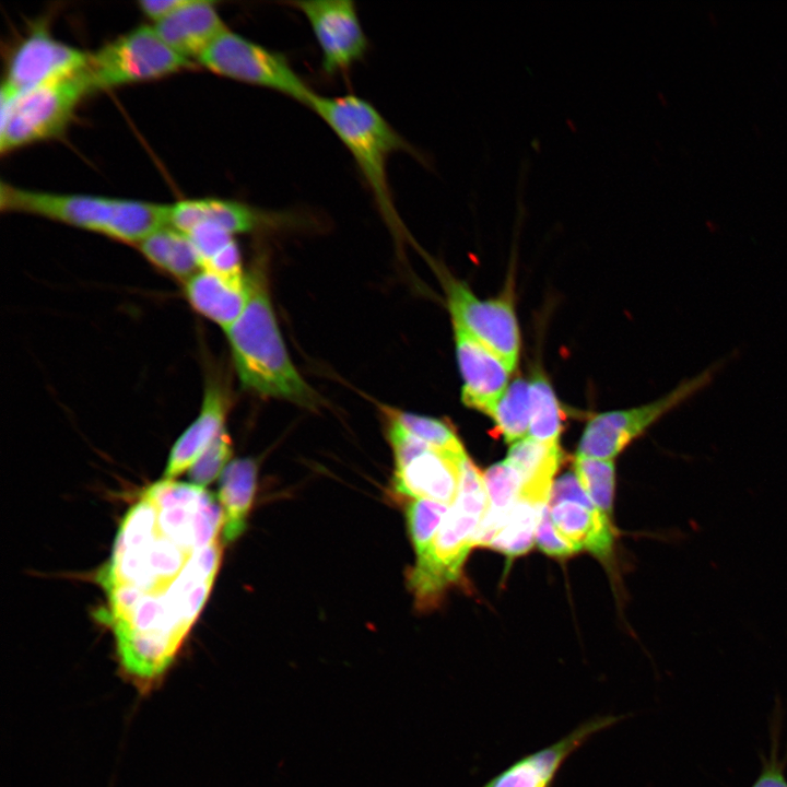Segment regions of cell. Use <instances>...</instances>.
Instances as JSON below:
<instances>
[{
  "label": "cell",
  "instance_id": "obj_2",
  "mask_svg": "<svg viewBox=\"0 0 787 787\" xmlns=\"http://www.w3.org/2000/svg\"><path fill=\"white\" fill-rule=\"evenodd\" d=\"M250 294L239 318L226 329L238 378L244 388L263 397L316 408L318 398L293 365L259 270L249 275Z\"/></svg>",
  "mask_w": 787,
  "mask_h": 787
},
{
  "label": "cell",
  "instance_id": "obj_22",
  "mask_svg": "<svg viewBox=\"0 0 787 787\" xmlns=\"http://www.w3.org/2000/svg\"><path fill=\"white\" fill-rule=\"evenodd\" d=\"M256 479L257 466L250 458L233 460L222 472L219 503L224 517L222 537L225 543L235 541L245 531Z\"/></svg>",
  "mask_w": 787,
  "mask_h": 787
},
{
  "label": "cell",
  "instance_id": "obj_15",
  "mask_svg": "<svg viewBox=\"0 0 787 787\" xmlns=\"http://www.w3.org/2000/svg\"><path fill=\"white\" fill-rule=\"evenodd\" d=\"M453 326L457 362L462 377V402L489 415L508 387L512 371L463 328L455 322Z\"/></svg>",
  "mask_w": 787,
  "mask_h": 787
},
{
  "label": "cell",
  "instance_id": "obj_16",
  "mask_svg": "<svg viewBox=\"0 0 787 787\" xmlns=\"http://www.w3.org/2000/svg\"><path fill=\"white\" fill-rule=\"evenodd\" d=\"M466 456L430 447L402 468L395 469L392 491L402 497L451 506L458 494L460 467Z\"/></svg>",
  "mask_w": 787,
  "mask_h": 787
},
{
  "label": "cell",
  "instance_id": "obj_7",
  "mask_svg": "<svg viewBox=\"0 0 787 787\" xmlns=\"http://www.w3.org/2000/svg\"><path fill=\"white\" fill-rule=\"evenodd\" d=\"M195 63L175 52L154 27L140 25L89 54L84 74L92 90L156 80Z\"/></svg>",
  "mask_w": 787,
  "mask_h": 787
},
{
  "label": "cell",
  "instance_id": "obj_12",
  "mask_svg": "<svg viewBox=\"0 0 787 787\" xmlns=\"http://www.w3.org/2000/svg\"><path fill=\"white\" fill-rule=\"evenodd\" d=\"M548 507L560 536L579 552L609 560L614 540L611 519L602 514L582 488L576 473L562 474L551 488Z\"/></svg>",
  "mask_w": 787,
  "mask_h": 787
},
{
  "label": "cell",
  "instance_id": "obj_14",
  "mask_svg": "<svg viewBox=\"0 0 787 787\" xmlns=\"http://www.w3.org/2000/svg\"><path fill=\"white\" fill-rule=\"evenodd\" d=\"M620 720V716L600 715L579 724L557 741L510 763L481 787H554L565 762L595 735Z\"/></svg>",
  "mask_w": 787,
  "mask_h": 787
},
{
  "label": "cell",
  "instance_id": "obj_32",
  "mask_svg": "<svg viewBox=\"0 0 787 787\" xmlns=\"http://www.w3.org/2000/svg\"><path fill=\"white\" fill-rule=\"evenodd\" d=\"M535 541L544 553L554 557H567L576 551L555 529L548 504L544 505L535 535Z\"/></svg>",
  "mask_w": 787,
  "mask_h": 787
},
{
  "label": "cell",
  "instance_id": "obj_17",
  "mask_svg": "<svg viewBox=\"0 0 787 787\" xmlns=\"http://www.w3.org/2000/svg\"><path fill=\"white\" fill-rule=\"evenodd\" d=\"M278 220L247 203L221 198L180 200L169 204L168 213V226L184 234L207 222L235 236L270 226Z\"/></svg>",
  "mask_w": 787,
  "mask_h": 787
},
{
  "label": "cell",
  "instance_id": "obj_11",
  "mask_svg": "<svg viewBox=\"0 0 787 787\" xmlns=\"http://www.w3.org/2000/svg\"><path fill=\"white\" fill-rule=\"evenodd\" d=\"M307 20L321 55V69L328 75L349 71L368 48L355 3L350 0H308L290 2Z\"/></svg>",
  "mask_w": 787,
  "mask_h": 787
},
{
  "label": "cell",
  "instance_id": "obj_29",
  "mask_svg": "<svg viewBox=\"0 0 787 787\" xmlns=\"http://www.w3.org/2000/svg\"><path fill=\"white\" fill-rule=\"evenodd\" d=\"M449 508L448 505L422 498L408 502L406 515L418 556L423 554L433 541Z\"/></svg>",
  "mask_w": 787,
  "mask_h": 787
},
{
  "label": "cell",
  "instance_id": "obj_6",
  "mask_svg": "<svg viewBox=\"0 0 787 787\" xmlns=\"http://www.w3.org/2000/svg\"><path fill=\"white\" fill-rule=\"evenodd\" d=\"M92 92L84 71L16 93L5 84L0 92V151L10 152L60 134L81 101Z\"/></svg>",
  "mask_w": 787,
  "mask_h": 787
},
{
  "label": "cell",
  "instance_id": "obj_10",
  "mask_svg": "<svg viewBox=\"0 0 787 787\" xmlns=\"http://www.w3.org/2000/svg\"><path fill=\"white\" fill-rule=\"evenodd\" d=\"M442 280L453 322L494 352L513 372L520 336L510 295L506 292L496 298L481 299L465 282L445 272Z\"/></svg>",
  "mask_w": 787,
  "mask_h": 787
},
{
  "label": "cell",
  "instance_id": "obj_3",
  "mask_svg": "<svg viewBox=\"0 0 787 787\" xmlns=\"http://www.w3.org/2000/svg\"><path fill=\"white\" fill-rule=\"evenodd\" d=\"M3 211L24 212L138 245L168 225L169 204L92 195L52 193L13 187L0 188Z\"/></svg>",
  "mask_w": 787,
  "mask_h": 787
},
{
  "label": "cell",
  "instance_id": "obj_1",
  "mask_svg": "<svg viewBox=\"0 0 787 787\" xmlns=\"http://www.w3.org/2000/svg\"><path fill=\"white\" fill-rule=\"evenodd\" d=\"M223 510L204 488L163 479L126 513L97 576L104 622L122 678L141 695L158 689L219 572Z\"/></svg>",
  "mask_w": 787,
  "mask_h": 787
},
{
  "label": "cell",
  "instance_id": "obj_20",
  "mask_svg": "<svg viewBox=\"0 0 787 787\" xmlns=\"http://www.w3.org/2000/svg\"><path fill=\"white\" fill-rule=\"evenodd\" d=\"M227 395L219 384H209L198 416L171 449L164 479L174 480L188 471L216 436L225 430Z\"/></svg>",
  "mask_w": 787,
  "mask_h": 787
},
{
  "label": "cell",
  "instance_id": "obj_33",
  "mask_svg": "<svg viewBox=\"0 0 787 787\" xmlns=\"http://www.w3.org/2000/svg\"><path fill=\"white\" fill-rule=\"evenodd\" d=\"M188 0H143L138 2L140 10L155 22L171 15L186 4Z\"/></svg>",
  "mask_w": 787,
  "mask_h": 787
},
{
  "label": "cell",
  "instance_id": "obj_28",
  "mask_svg": "<svg viewBox=\"0 0 787 787\" xmlns=\"http://www.w3.org/2000/svg\"><path fill=\"white\" fill-rule=\"evenodd\" d=\"M386 414L395 419L409 434L435 449L458 456L466 454L454 428L442 420L393 409H386Z\"/></svg>",
  "mask_w": 787,
  "mask_h": 787
},
{
  "label": "cell",
  "instance_id": "obj_23",
  "mask_svg": "<svg viewBox=\"0 0 787 787\" xmlns=\"http://www.w3.org/2000/svg\"><path fill=\"white\" fill-rule=\"evenodd\" d=\"M138 247L152 265L179 280L187 281L201 269L188 235L168 225L148 235Z\"/></svg>",
  "mask_w": 787,
  "mask_h": 787
},
{
  "label": "cell",
  "instance_id": "obj_5",
  "mask_svg": "<svg viewBox=\"0 0 787 787\" xmlns=\"http://www.w3.org/2000/svg\"><path fill=\"white\" fill-rule=\"evenodd\" d=\"M457 497L408 576V585L420 610L436 607L447 588L461 578L463 563L488 510L484 478L468 456L461 461Z\"/></svg>",
  "mask_w": 787,
  "mask_h": 787
},
{
  "label": "cell",
  "instance_id": "obj_30",
  "mask_svg": "<svg viewBox=\"0 0 787 787\" xmlns=\"http://www.w3.org/2000/svg\"><path fill=\"white\" fill-rule=\"evenodd\" d=\"M232 455V443L223 430L188 470L190 483L207 486L226 468Z\"/></svg>",
  "mask_w": 787,
  "mask_h": 787
},
{
  "label": "cell",
  "instance_id": "obj_13",
  "mask_svg": "<svg viewBox=\"0 0 787 787\" xmlns=\"http://www.w3.org/2000/svg\"><path fill=\"white\" fill-rule=\"evenodd\" d=\"M89 52L56 39L44 26L34 28L13 51L3 84L16 93L82 73Z\"/></svg>",
  "mask_w": 787,
  "mask_h": 787
},
{
  "label": "cell",
  "instance_id": "obj_8",
  "mask_svg": "<svg viewBox=\"0 0 787 787\" xmlns=\"http://www.w3.org/2000/svg\"><path fill=\"white\" fill-rule=\"evenodd\" d=\"M197 61L218 75L280 93L307 107L316 94L283 54L228 28Z\"/></svg>",
  "mask_w": 787,
  "mask_h": 787
},
{
  "label": "cell",
  "instance_id": "obj_24",
  "mask_svg": "<svg viewBox=\"0 0 787 787\" xmlns=\"http://www.w3.org/2000/svg\"><path fill=\"white\" fill-rule=\"evenodd\" d=\"M489 416L506 442L515 443L527 437L531 416L529 381L514 379Z\"/></svg>",
  "mask_w": 787,
  "mask_h": 787
},
{
  "label": "cell",
  "instance_id": "obj_19",
  "mask_svg": "<svg viewBox=\"0 0 787 787\" xmlns=\"http://www.w3.org/2000/svg\"><path fill=\"white\" fill-rule=\"evenodd\" d=\"M249 294L248 275L231 277L200 269L185 281V295L192 308L224 330L239 318Z\"/></svg>",
  "mask_w": 787,
  "mask_h": 787
},
{
  "label": "cell",
  "instance_id": "obj_27",
  "mask_svg": "<svg viewBox=\"0 0 787 787\" xmlns=\"http://www.w3.org/2000/svg\"><path fill=\"white\" fill-rule=\"evenodd\" d=\"M574 468L582 488L594 505L611 519L614 491L613 461L576 455Z\"/></svg>",
  "mask_w": 787,
  "mask_h": 787
},
{
  "label": "cell",
  "instance_id": "obj_21",
  "mask_svg": "<svg viewBox=\"0 0 787 787\" xmlns=\"http://www.w3.org/2000/svg\"><path fill=\"white\" fill-rule=\"evenodd\" d=\"M562 457L560 444L543 443L529 436L513 443L506 460L520 475V497L536 504H547L552 478Z\"/></svg>",
  "mask_w": 787,
  "mask_h": 787
},
{
  "label": "cell",
  "instance_id": "obj_9",
  "mask_svg": "<svg viewBox=\"0 0 787 787\" xmlns=\"http://www.w3.org/2000/svg\"><path fill=\"white\" fill-rule=\"evenodd\" d=\"M718 367L709 366L650 403L596 414L585 426L576 455L612 460L660 418L706 388Z\"/></svg>",
  "mask_w": 787,
  "mask_h": 787
},
{
  "label": "cell",
  "instance_id": "obj_26",
  "mask_svg": "<svg viewBox=\"0 0 787 787\" xmlns=\"http://www.w3.org/2000/svg\"><path fill=\"white\" fill-rule=\"evenodd\" d=\"M544 505L520 497L490 548L501 551L508 560L528 552Z\"/></svg>",
  "mask_w": 787,
  "mask_h": 787
},
{
  "label": "cell",
  "instance_id": "obj_34",
  "mask_svg": "<svg viewBox=\"0 0 787 787\" xmlns=\"http://www.w3.org/2000/svg\"><path fill=\"white\" fill-rule=\"evenodd\" d=\"M752 787H787V779L775 755L763 767Z\"/></svg>",
  "mask_w": 787,
  "mask_h": 787
},
{
  "label": "cell",
  "instance_id": "obj_18",
  "mask_svg": "<svg viewBox=\"0 0 787 787\" xmlns=\"http://www.w3.org/2000/svg\"><path fill=\"white\" fill-rule=\"evenodd\" d=\"M162 40L178 55L192 61L227 30L219 14L216 3L188 0L171 15L154 23Z\"/></svg>",
  "mask_w": 787,
  "mask_h": 787
},
{
  "label": "cell",
  "instance_id": "obj_31",
  "mask_svg": "<svg viewBox=\"0 0 787 787\" xmlns=\"http://www.w3.org/2000/svg\"><path fill=\"white\" fill-rule=\"evenodd\" d=\"M187 235L197 252L201 268L235 240L234 235L207 222L196 225Z\"/></svg>",
  "mask_w": 787,
  "mask_h": 787
},
{
  "label": "cell",
  "instance_id": "obj_4",
  "mask_svg": "<svg viewBox=\"0 0 787 787\" xmlns=\"http://www.w3.org/2000/svg\"><path fill=\"white\" fill-rule=\"evenodd\" d=\"M346 148L364 177L377 208L395 231L401 222L388 181L391 154L410 145L368 101L348 94H315L308 106Z\"/></svg>",
  "mask_w": 787,
  "mask_h": 787
},
{
  "label": "cell",
  "instance_id": "obj_25",
  "mask_svg": "<svg viewBox=\"0 0 787 787\" xmlns=\"http://www.w3.org/2000/svg\"><path fill=\"white\" fill-rule=\"evenodd\" d=\"M530 426L528 436L550 444H559L562 431V410L545 376L536 372L529 380Z\"/></svg>",
  "mask_w": 787,
  "mask_h": 787
}]
</instances>
